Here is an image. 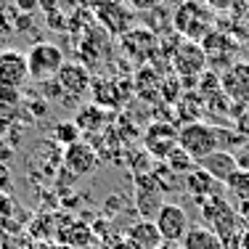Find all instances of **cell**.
<instances>
[{
	"label": "cell",
	"mask_w": 249,
	"mask_h": 249,
	"mask_svg": "<svg viewBox=\"0 0 249 249\" xmlns=\"http://www.w3.org/2000/svg\"><path fill=\"white\" fill-rule=\"evenodd\" d=\"M173 67H175L178 77H201L207 72V56L201 51V45L183 40L173 56Z\"/></svg>",
	"instance_id": "cell-10"
},
{
	"label": "cell",
	"mask_w": 249,
	"mask_h": 249,
	"mask_svg": "<svg viewBox=\"0 0 249 249\" xmlns=\"http://www.w3.org/2000/svg\"><path fill=\"white\" fill-rule=\"evenodd\" d=\"M111 249H138V247H135V244H133V241H130V239H127V236H124V239H120V241H117V244H114V247H111Z\"/></svg>",
	"instance_id": "cell-39"
},
{
	"label": "cell",
	"mask_w": 249,
	"mask_h": 249,
	"mask_svg": "<svg viewBox=\"0 0 249 249\" xmlns=\"http://www.w3.org/2000/svg\"><path fill=\"white\" fill-rule=\"evenodd\" d=\"M14 212H16V201H14V196H11V194H3V191H0V231H3L5 225L11 223Z\"/></svg>",
	"instance_id": "cell-26"
},
{
	"label": "cell",
	"mask_w": 249,
	"mask_h": 249,
	"mask_svg": "<svg viewBox=\"0 0 249 249\" xmlns=\"http://www.w3.org/2000/svg\"><path fill=\"white\" fill-rule=\"evenodd\" d=\"M173 29L188 43H201L215 29V11L207 0H186L173 11Z\"/></svg>",
	"instance_id": "cell-1"
},
{
	"label": "cell",
	"mask_w": 249,
	"mask_h": 249,
	"mask_svg": "<svg viewBox=\"0 0 249 249\" xmlns=\"http://www.w3.org/2000/svg\"><path fill=\"white\" fill-rule=\"evenodd\" d=\"M27 80H29L27 53L16 48H3L0 51V85L21 88Z\"/></svg>",
	"instance_id": "cell-11"
},
{
	"label": "cell",
	"mask_w": 249,
	"mask_h": 249,
	"mask_svg": "<svg viewBox=\"0 0 249 249\" xmlns=\"http://www.w3.org/2000/svg\"><path fill=\"white\" fill-rule=\"evenodd\" d=\"M135 88H138V93H141L143 98H149L151 93H154V96L159 93L162 80L157 77V72H154V69H141V72L135 74Z\"/></svg>",
	"instance_id": "cell-23"
},
{
	"label": "cell",
	"mask_w": 249,
	"mask_h": 249,
	"mask_svg": "<svg viewBox=\"0 0 249 249\" xmlns=\"http://www.w3.org/2000/svg\"><path fill=\"white\" fill-rule=\"evenodd\" d=\"M159 249H180V244H162Z\"/></svg>",
	"instance_id": "cell-43"
},
{
	"label": "cell",
	"mask_w": 249,
	"mask_h": 249,
	"mask_svg": "<svg viewBox=\"0 0 249 249\" xmlns=\"http://www.w3.org/2000/svg\"><path fill=\"white\" fill-rule=\"evenodd\" d=\"M61 241L69 247H88L93 241V228L85 223H74L69 220V225L61 231Z\"/></svg>",
	"instance_id": "cell-20"
},
{
	"label": "cell",
	"mask_w": 249,
	"mask_h": 249,
	"mask_svg": "<svg viewBox=\"0 0 249 249\" xmlns=\"http://www.w3.org/2000/svg\"><path fill=\"white\" fill-rule=\"evenodd\" d=\"M80 135H82V130L77 127L74 122H58L56 130H53V141H56L58 146H64V149L80 143Z\"/></svg>",
	"instance_id": "cell-21"
},
{
	"label": "cell",
	"mask_w": 249,
	"mask_h": 249,
	"mask_svg": "<svg viewBox=\"0 0 249 249\" xmlns=\"http://www.w3.org/2000/svg\"><path fill=\"white\" fill-rule=\"evenodd\" d=\"M207 5H210L215 14H231V11L239 5V0H207Z\"/></svg>",
	"instance_id": "cell-29"
},
{
	"label": "cell",
	"mask_w": 249,
	"mask_h": 249,
	"mask_svg": "<svg viewBox=\"0 0 249 249\" xmlns=\"http://www.w3.org/2000/svg\"><path fill=\"white\" fill-rule=\"evenodd\" d=\"M223 93L233 104L247 106L249 104V61H236L233 67H228L220 74Z\"/></svg>",
	"instance_id": "cell-12"
},
{
	"label": "cell",
	"mask_w": 249,
	"mask_h": 249,
	"mask_svg": "<svg viewBox=\"0 0 249 249\" xmlns=\"http://www.w3.org/2000/svg\"><path fill=\"white\" fill-rule=\"evenodd\" d=\"M19 104H21V93H19V88L0 85V106H5V109H16Z\"/></svg>",
	"instance_id": "cell-27"
},
{
	"label": "cell",
	"mask_w": 249,
	"mask_h": 249,
	"mask_svg": "<svg viewBox=\"0 0 249 249\" xmlns=\"http://www.w3.org/2000/svg\"><path fill=\"white\" fill-rule=\"evenodd\" d=\"M178 146H180L188 157H194L196 162H201L204 157L220 151V127L207 124L204 120L183 124V127L178 130Z\"/></svg>",
	"instance_id": "cell-2"
},
{
	"label": "cell",
	"mask_w": 249,
	"mask_h": 249,
	"mask_svg": "<svg viewBox=\"0 0 249 249\" xmlns=\"http://www.w3.org/2000/svg\"><path fill=\"white\" fill-rule=\"evenodd\" d=\"M40 11H43L45 16L56 14V11H61V5H58V0H40Z\"/></svg>",
	"instance_id": "cell-35"
},
{
	"label": "cell",
	"mask_w": 249,
	"mask_h": 249,
	"mask_svg": "<svg viewBox=\"0 0 249 249\" xmlns=\"http://www.w3.org/2000/svg\"><path fill=\"white\" fill-rule=\"evenodd\" d=\"M11 157H14V151H11V146L0 143V162H8Z\"/></svg>",
	"instance_id": "cell-41"
},
{
	"label": "cell",
	"mask_w": 249,
	"mask_h": 249,
	"mask_svg": "<svg viewBox=\"0 0 249 249\" xmlns=\"http://www.w3.org/2000/svg\"><path fill=\"white\" fill-rule=\"evenodd\" d=\"M85 3H90V5H93V8H96V5L101 3V0H85Z\"/></svg>",
	"instance_id": "cell-44"
},
{
	"label": "cell",
	"mask_w": 249,
	"mask_h": 249,
	"mask_svg": "<svg viewBox=\"0 0 249 249\" xmlns=\"http://www.w3.org/2000/svg\"><path fill=\"white\" fill-rule=\"evenodd\" d=\"M120 43H122V51L130 61L146 64V61H151L159 48V35H154L149 27H135L127 35H122Z\"/></svg>",
	"instance_id": "cell-7"
},
{
	"label": "cell",
	"mask_w": 249,
	"mask_h": 249,
	"mask_svg": "<svg viewBox=\"0 0 249 249\" xmlns=\"http://www.w3.org/2000/svg\"><path fill=\"white\" fill-rule=\"evenodd\" d=\"M29 29H32V16L19 14L14 19V32H29Z\"/></svg>",
	"instance_id": "cell-34"
},
{
	"label": "cell",
	"mask_w": 249,
	"mask_h": 249,
	"mask_svg": "<svg viewBox=\"0 0 249 249\" xmlns=\"http://www.w3.org/2000/svg\"><path fill=\"white\" fill-rule=\"evenodd\" d=\"M104 122H106V111L101 109V106H96V104H90V106H82L80 111H77V120H74V124L82 130V133H96V130H101L104 127Z\"/></svg>",
	"instance_id": "cell-19"
},
{
	"label": "cell",
	"mask_w": 249,
	"mask_h": 249,
	"mask_svg": "<svg viewBox=\"0 0 249 249\" xmlns=\"http://www.w3.org/2000/svg\"><path fill=\"white\" fill-rule=\"evenodd\" d=\"M225 188H228V191L233 194L236 199L249 201V170H239V173H236L228 183H225Z\"/></svg>",
	"instance_id": "cell-24"
},
{
	"label": "cell",
	"mask_w": 249,
	"mask_h": 249,
	"mask_svg": "<svg viewBox=\"0 0 249 249\" xmlns=\"http://www.w3.org/2000/svg\"><path fill=\"white\" fill-rule=\"evenodd\" d=\"M14 120H16V109H5V106H0V133L11 130V122Z\"/></svg>",
	"instance_id": "cell-31"
},
{
	"label": "cell",
	"mask_w": 249,
	"mask_h": 249,
	"mask_svg": "<svg viewBox=\"0 0 249 249\" xmlns=\"http://www.w3.org/2000/svg\"><path fill=\"white\" fill-rule=\"evenodd\" d=\"M236 164H239V170H249V154H236Z\"/></svg>",
	"instance_id": "cell-38"
},
{
	"label": "cell",
	"mask_w": 249,
	"mask_h": 249,
	"mask_svg": "<svg viewBox=\"0 0 249 249\" xmlns=\"http://www.w3.org/2000/svg\"><path fill=\"white\" fill-rule=\"evenodd\" d=\"M241 5H244V11H249V0H241Z\"/></svg>",
	"instance_id": "cell-45"
},
{
	"label": "cell",
	"mask_w": 249,
	"mask_h": 249,
	"mask_svg": "<svg viewBox=\"0 0 249 249\" xmlns=\"http://www.w3.org/2000/svg\"><path fill=\"white\" fill-rule=\"evenodd\" d=\"M120 82H111V80H93L90 90H93V98H96V106L101 109H117L120 104H124V96L120 93Z\"/></svg>",
	"instance_id": "cell-17"
},
{
	"label": "cell",
	"mask_w": 249,
	"mask_h": 249,
	"mask_svg": "<svg viewBox=\"0 0 249 249\" xmlns=\"http://www.w3.org/2000/svg\"><path fill=\"white\" fill-rule=\"evenodd\" d=\"M135 14H149V11H157L164 5V0H124Z\"/></svg>",
	"instance_id": "cell-28"
},
{
	"label": "cell",
	"mask_w": 249,
	"mask_h": 249,
	"mask_svg": "<svg viewBox=\"0 0 249 249\" xmlns=\"http://www.w3.org/2000/svg\"><path fill=\"white\" fill-rule=\"evenodd\" d=\"M199 45H201V51H204L210 67H225V69L236 64L233 58H236V53H239V48H241L239 40L231 37L228 32H220V29H212Z\"/></svg>",
	"instance_id": "cell-6"
},
{
	"label": "cell",
	"mask_w": 249,
	"mask_h": 249,
	"mask_svg": "<svg viewBox=\"0 0 249 249\" xmlns=\"http://www.w3.org/2000/svg\"><path fill=\"white\" fill-rule=\"evenodd\" d=\"M56 82H58V88L64 90L67 98H80V96H85V93L90 90L93 77H90V72H88L85 64L64 61V67L58 69V74H56Z\"/></svg>",
	"instance_id": "cell-8"
},
{
	"label": "cell",
	"mask_w": 249,
	"mask_h": 249,
	"mask_svg": "<svg viewBox=\"0 0 249 249\" xmlns=\"http://www.w3.org/2000/svg\"><path fill=\"white\" fill-rule=\"evenodd\" d=\"M180 249H223V244L215 236V231H210L207 225H194L180 241Z\"/></svg>",
	"instance_id": "cell-18"
},
{
	"label": "cell",
	"mask_w": 249,
	"mask_h": 249,
	"mask_svg": "<svg viewBox=\"0 0 249 249\" xmlns=\"http://www.w3.org/2000/svg\"><path fill=\"white\" fill-rule=\"evenodd\" d=\"M14 5H16V11H19V14L32 16L35 11L40 8V0H14Z\"/></svg>",
	"instance_id": "cell-30"
},
{
	"label": "cell",
	"mask_w": 249,
	"mask_h": 249,
	"mask_svg": "<svg viewBox=\"0 0 249 249\" xmlns=\"http://www.w3.org/2000/svg\"><path fill=\"white\" fill-rule=\"evenodd\" d=\"M199 93H201V98H210V96H215V93H223L220 74H217L215 69L207 67V72L199 77Z\"/></svg>",
	"instance_id": "cell-25"
},
{
	"label": "cell",
	"mask_w": 249,
	"mask_h": 249,
	"mask_svg": "<svg viewBox=\"0 0 249 249\" xmlns=\"http://www.w3.org/2000/svg\"><path fill=\"white\" fill-rule=\"evenodd\" d=\"M236 212H239L241 223H249V201H241V204H239V210H236Z\"/></svg>",
	"instance_id": "cell-37"
},
{
	"label": "cell",
	"mask_w": 249,
	"mask_h": 249,
	"mask_svg": "<svg viewBox=\"0 0 249 249\" xmlns=\"http://www.w3.org/2000/svg\"><path fill=\"white\" fill-rule=\"evenodd\" d=\"M143 143H146V151H149L151 157L167 159L170 154L178 149V130L170 122H154V124H149V130H146Z\"/></svg>",
	"instance_id": "cell-9"
},
{
	"label": "cell",
	"mask_w": 249,
	"mask_h": 249,
	"mask_svg": "<svg viewBox=\"0 0 249 249\" xmlns=\"http://www.w3.org/2000/svg\"><path fill=\"white\" fill-rule=\"evenodd\" d=\"M93 16L111 37H122L130 29H135V11L122 0H101L93 8Z\"/></svg>",
	"instance_id": "cell-3"
},
{
	"label": "cell",
	"mask_w": 249,
	"mask_h": 249,
	"mask_svg": "<svg viewBox=\"0 0 249 249\" xmlns=\"http://www.w3.org/2000/svg\"><path fill=\"white\" fill-rule=\"evenodd\" d=\"M239 249H249V231H244V233H241V244H239Z\"/></svg>",
	"instance_id": "cell-42"
},
{
	"label": "cell",
	"mask_w": 249,
	"mask_h": 249,
	"mask_svg": "<svg viewBox=\"0 0 249 249\" xmlns=\"http://www.w3.org/2000/svg\"><path fill=\"white\" fill-rule=\"evenodd\" d=\"M29 109H32V114L40 120V117H45V111H48V104H45V101H32Z\"/></svg>",
	"instance_id": "cell-36"
},
{
	"label": "cell",
	"mask_w": 249,
	"mask_h": 249,
	"mask_svg": "<svg viewBox=\"0 0 249 249\" xmlns=\"http://www.w3.org/2000/svg\"><path fill=\"white\" fill-rule=\"evenodd\" d=\"M183 183H186L188 194H191L194 199H210V196H217V188L223 186V183H217L215 178H212L210 173H204L201 167L191 170L186 178H183Z\"/></svg>",
	"instance_id": "cell-15"
},
{
	"label": "cell",
	"mask_w": 249,
	"mask_h": 249,
	"mask_svg": "<svg viewBox=\"0 0 249 249\" xmlns=\"http://www.w3.org/2000/svg\"><path fill=\"white\" fill-rule=\"evenodd\" d=\"M164 164H167V167L173 170L175 175H183V173L188 175L191 170H196V159H194V157H188V154L183 151L180 146H178V149H175L173 154H170L167 159H164Z\"/></svg>",
	"instance_id": "cell-22"
},
{
	"label": "cell",
	"mask_w": 249,
	"mask_h": 249,
	"mask_svg": "<svg viewBox=\"0 0 249 249\" xmlns=\"http://www.w3.org/2000/svg\"><path fill=\"white\" fill-rule=\"evenodd\" d=\"M162 85H164V90H159V93H164V98H167V101H175L178 98V85H180V77H178V80H164Z\"/></svg>",
	"instance_id": "cell-33"
},
{
	"label": "cell",
	"mask_w": 249,
	"mask_h": 249,
	"mask_svg": "<svg viewBox=\"0 0 249 249\" xmlns=\"http://www.w3.org/2000/svg\"><path fill=\"white\" fill-rule=\"evenodd\" d=\"M11 178H14V175H11V167L5 162H0V191H3V194L11 191Z\"/></svg>",
	"instance_id": "cell-32"
},
{
	"label": "cell",
	"mask_w": 249,
	"mask_h": 249,
	"mask_svg": "<svg viewBox=\"0 0 249 249\" xmlns=\"http://www.w3.org/2000/svg\"><path fill=\"white\" fill-rule=\"evenodd\" d=\"M27 67H29V80L48 82L64 67V51L56 43H35L27 53Z\"/></svg>",
	"instance_id": "cell-4"
},
{
	"label": "cell",
	"mask_w": 249,
	"mask_h": 249,
	"mask_svg": "<svg viewBox=\"0 0 249 249\" xmlns=\"http://www.w3.org/2000/svg\"><path fill=\"white\" fill-rule=\"evenodd\" d=\"M196 167H201L204 173H210L217 183H228L231 178L239 173V164H236V154L231 151H215L210 157H204L201 162H196Z\"/></svg>",
	"instance_id": "cell-14"
},
{
	"label": "cell",
	"mask_w": 249,
	"mask_h": 249,
	"mask_svg": "<svg viewBox=\"0 0 249 249\" xmlns=\"http://www.w3.org/2000/svg\"><path fill=\"white\" fill-rule=\"evenodd\" d=\"M64 170L67 173H72L74 178H82V175H90L93 170L98 167V151L93 149L90 143H74L69 146V149H64Z\"/></svg>",
	"instance_id": "cell-13"
},
{
	"label": "cell",
	"mask_w": 249,
	"mask_h": 249,
	"mask_svg": "<svg viewBox=\"0 0 249 249\" xmlns=\"http://www.w3.org/2000/svg\"><path fill=\"white\" fill-rule=\"evenodd\" d=\"M154 225H157V231H159L164 244H180L188 233V215L180 204L164 201L162 210L154 217Z\"/></svg>",
	"instance_id": "cell-5"
},
{
	"label": "cell",
	"mask_w": 249,
	"mask_h": 249,
	"mask_svg": "<svg viewBox=\"0 0 249 249\" xmlns=\"http://www.w3.org/2000/svg\"><path fill=\"white\" fill-rule=\"evenodd\" d=\"M127 239L133 241L138 249H159L164 244L162 236H159L157 225H154V220H138L133 223L127 228Z\"/></svg>",
	"instance_id": "cell-16"
},
{
	"label": "cell",
	"mask_w": 249,
	"mask_h": 249,
	"mask_svg": "<svg viewBox=\"0 0 249 249\" xmlns=\"http://www.w3.org/2000/svg\"><path fill=\"white\" fill-rule=\"evenodd\" d=\"M0 32H14V21L5 19V14H0Z\"/></svg>",
	"instance_id": "cell-40"
}]
</instances>
